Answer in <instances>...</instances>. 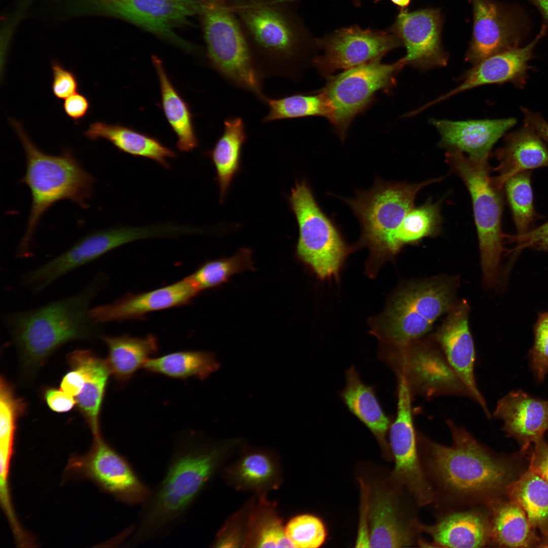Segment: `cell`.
<instances>
[{"mask_svg": "<svg viewBox=\"0 0 548 548\" xmlns=\"http://www.w3.org/2000/svg\"><path fill=\"white\" fill-rule=\"evenodd\" d=\"M379 358L406 383L412 397L472 396L432 336L402 346H381Z\"/></svg>", "mask_w": 548, "mask_h": 548, "instance_id": "obj_11", "label": "cell"}, {"mask_svg": "<svg viewBox=\"0 0 548 548\" xmlns=\"http://www.w3.org/2000/svg\"><path fill=\"white\" fill-rule=\"evenodd\" d=\"M264 104L268 107L267 114L263 118V123L302 118L323 116L329 120L330 110L328 104L320 92L317 93H295L282 97H266Z\"/></svg>", "mask_w": 548, "mask_h": 548, "instance_id": "obj_38", "label": "cell"}, {"mask_svg": "<svg viewBox=\"0 0 548 548\" xmlns=\"http://www.w3.org/2000/svg\"><path fill=\"white\" fill-rule=\"evenodd\" d=\"M534 341L530 352L536 378L542 381L548 372V312L540 313L534 327Z\"/></svg>", "mask_w": 548, "mask_h": 548, "instance_id": "obj_42", "label": "cell"}, {"mask_svg": "<svg viewBox=\"0 0 548 548\" xmlns=\"http://www.w3.org/2000/svg\"><path fill=\"white\" fill-rule=\"evenodd\" d=\"M297 222L296 255L322 279L336 276L350 248L336 224L321 209L305 179L288 198Z\"/></svg>", "mask_w": 548, "mask_h": 548, "instance_id": "obj_10", "label": "cell"}, {"mask_svg": "<svg viewBox=\"0 0 548 548\" xmlns=\"http://www.w3.org/2000/svg\"><path fill=\"white\" fill-rule=\"evenodd\" d=\"M380 60L328 77L325 85L318 91L328 104L329 121L341 140L353 119L370 105L375 93L380 90L389 91L394 87L396 75L405 66L401 58L391 64Z\"/></svg>", "mask_w": 548, "mask_h": 548, "instance_id": "obj_12", "label": "cell"}, {"mask_svg": "<svg viewBox=\"0 0 548 548\" xmlns=\"http://www.w3.org/2000/svg\"><path fill=\"white\" fill-rule=\"evenodd\" d=\"M441 221L439 203L429 200L420 207H413L393 235L395 255L405 245L415 244L425 237L436 235L439 230Z\"/></svg>", "mask_w": 548, "mask_h": 548, "instance_id": "obj_39", "label": "cell"}, {"mask_svg": "<svg viewBox=\"0 0 548 548\" xmlns=\"http://www.w3.org/2000/svg\"><path fill=\"white\" fill-rule=\"evenodd\" d=\"M504 238L513 246L508 251L513 255L526 249L548 252V220L523 233L504 234Z\"/></svg>", "mask_w": 548, "mask_h": 548, "instance_id": "obj_43", "label": "cell"}, {"mask_svg": "<svg viewBox=\"0 0 548 548\" xmlns=\"http://www.w3.org/2000/svg\"><path fill=\"white\" fill-rule=\"evenodd\" d=\"M441 178L418 183L386 182L377 178L371 189L359 190L355 197H339L352 209L361 229L359 244L367 247L372 256L386 258L395 255L394 232L423 188Z\"/></svg>", "mask_w": 548, "mask_h": 548, "instance_id": "obj_9", "label": "cell"}, {"mask_svg": "<svg viewBox=\"0 0 548 548\" xmlns=\"http://www.w3.org/2000/svg\"><path fill=\"white\" fill-rule=\"evenodd\" d=\"M507 494L525 512L532 528L548 538V483L529 467L506 488Z\"/></svg>", "mask_w": 548, "mask_h": 548, "instance_id": "obj_34", "label": "cell"}, {"mask_svg": "<svg viewBox=\"0 0 548 548\" xmlns=\"http://www.w3.org/2000/svg\"><path fill=\"white\" fill-rule=\"evenodd\" d=\"M106 281L105 276L98 273L72 296L4 315L3 324L13 340L25 374H34L64 344L96 335L99 325L92 321L89 312Z\"/></svg>", "mask_w": 548, "mask_h": 548, "instance_id": "obj_1", "label": "cell"}, {"mask_svg": "<svg viewBox=\"0 0 548 548\" xmlns=\"http://www.w3.org/2000/svg\"><path fill=\"white\" fill-rule=\"evenodd\" d=\"M540 12L543 19V25L548 27V0H528Z\"/></svg>", "mask_w": 548, "mask_h": 548, "instance_id": "obj_53", "label": "cell"}, {"mask_svg": "<svg viewBox=\"0 0 548 548\" xmlns=\"http://www.w3.org/2000/svg\"><path fill=\"white\" fill-rule=\"evenodd\" d=\"M457 286L456 280L446 277L408 285L395 295L372 333L386 346H404L425 337L456 303Z\"/></svg>", "mask_w": 548, "mask_h": 548, "instance_id": "obj_6", "label": "cell"}, {"mask_svg": "<svg viewBox=\"0 0 548 548\" xmlns=\"http://www.w3.org/2000/svg\"><path fill=\"white\" fill-rule=\"evenodd\" d=\"M51 90L55 97L59 99H65L78 92L79 82L74 72L65 68L54 59L51 61Z\"/></svg>", "mask_w": 548, "mask_h": 548, "instance_id": "obj_45", "label": "cell"}, {"mask_svg": "<svg viewBox=\"0 0 548 548\" xmlns=\"http://www.w3.org/2000/svg\"><path fill=\"white\" fill-rule=\"evenodd\" d=\"M390 1L393 4H394L395 5H396L398 6H399V7L402 8H405L406 6H407L409 4L411 0H390Z\"/></svg>", "mask_w": 548, "mask_h": 548, "instance_id": "obj_54", "label": "cell"}, {"mask_svg": "<svg viewBox=\"0 0 548 548\" xmlns=\"http://www.w3.org/2000/svg\"><path fill=\"white\" fill-rule=\"evenodd\" d=\"M198 294L186 278L152 291L129 294L109 304L91 307L89 315L97 324L139 319L149 313L188 304Z\"/></svg>", "mask_w": 548, "mask_h": 548, "instance_id": "obj_22", "label": "cell"}, {"mask_svg": "<svg viewBox=\"0 0 548 548\" xmlns=\"http://www.w3.org/2000/svg\"><path fill=\"white\" fill-rule=\"evenodd\" d=\"M412 398L404 381L398 380L397 411L389 428V442L395 459V473L417 504L423 506L434 502L436 495L419 458Z\"/></svg>", "mask_w": 548, "mask_h": 548, "instance_id": "obj_17", "label": "cell"}, {"mask_svg": "<svg viewBox=\"0 0 548 548\" xmlns=\"http://www.w3.org/2000/svg\"><path fill=\"white\" fill-rule=\"evenodd\" d=\"M447 424L452 438L450 446L417 433L425 474L436 487L434 492L439 491L436 495L463 504L488 505L505 487L508 468L463 427L449 419Z\"/></svg>", "mask_w": 548, "mask_h": 548, "instance_id": "obj_2", "label": "cell"}, {"mask_svg": "<svg viewBox=\"0 0 548 548\" xmlns=\"http://www.w3.org/2000/svg\"><path fill=\"white\" fill-rule=\"evenodd\" d=\"M254 269L252 251L244 248L230 257L207 261L185 278L198 294L223 284L236 273Z\"/></svg>", "mask_w": 548, "mask_h": 548, "instance_id": "obj_37", "label": "cell"}, {"mask_svg": "<svg viewBox=\"0 0 548 548\" xmlns=\"http://www.w3.org/2000/svg\"><path fill=\"white\" fill-rule=\"evenodd\" d=\"M223 132L213 148L207 152L216 171L215 181L219 189L220 202H223L235 176L241 168L243 147L247 139L244 119L238 116L224 121Z\"/></svg>", "mask_w": 548, "mask_h": 548, "instance_id": "obj_30", "label": "cell"}, {"mask_svg": "<svg viewBox=\"0 0 548 548\" xmlns=\"http://www.w3.org/2000/svg\"><path fill=\"white\" fill-rule=\"evenodd\" d=\"M84 383V378L81 372L78 370L71 368L62 378L60 383V389L75 397L81 392Z\"/></svg>", "mask_w": 548, "mask_h": 548, "instance_id": "obj_51", "label": "cell"}, {"mask_svg": "<svg viewBox=\"0 0 548 548\" xmlns=\"http://www.w3.org/2000/svg\"><path fill=\"white\" fill-rule=\"evenodd\" d=\"M442 22L438 9L400 10L390 30L406 48L401 58L404 65L424 72L447 65L448 56L441 43Z\"/></svg>", "mask_w": 548, "mask_h": 548, "instance_id": "obj_19", "label": "cell"}, {"mask_svg": "<svg viewBox=\"0 0 548 548\" xmlns=\"http://www.w3.org/2000/svg\"><path fill=\"white\" fill-rule=\"evenodd\" d=\"M535 444L530 468L532 469L548 483V442L542 438Z\"/></svg>", "mask_w": 548, "mask_h": 548, "instance_id": "obj_49", "label": "cell"}, {"mask_svg": "<svg viewBox=\"0 0 548 548\" xmlns=\"http://www.w3.org/2000/svg\"><path fill=\"white\" fill-rule=\"evenodd\" d=\"M98 337L108 348L106 360L111 374L121 384L128 382L158 350L157 338L153 334L143 338L127 335Z\"/></svg>", "mask_w": 548, "mask_h": 548, "instance_id": "obj_32", "label": "cell"}, {"mask_svg": "<svg viewBox=\"0 0 548 548\" xmlns=\"http://www.w3.org/2000/svg\"><path fill=\"white\" fill-rule=\"evenodd\" d=\"M369 547H401L415 543L419 524H405L390 495L376 492L369 509Z\"/></svg>", "mask_w": 548, "mask_h": 548, "instance_id": "obj_29", "label": "cell"}, {"mask_svg": "<svg viewBox=\"0 0 548 548\" xmlns=\"http://www.w3.org/2000/svg\"><path fill=\"white\" fill-rule=\"evenodd\" d=\"M547 29L542 25L539 33L526 46L494 55L473 65L463 75L458 86L424 105L423 108L426 109L457 94L487 84L510 82L523 88L528 78V62L534 57V48Z\"/></svg>", "mask_w": 548, "mask_h": 548, "instance_id": "obj_21", "label": "cell"}, {"mask_svg": "<svg viewBox=\"0 0 548 548\" xmlns=\"http://www.w3.org/2000/svg\"><path fill=\"white\" fill-rule=\"evenodd\" d=\"M493 416L502 421L509 435L525 446L536 443L548 430V400L512 391L497 402Z\"/></svg>", "mask_w": 548, "mask_h": 548, "instance_id": "obj_24", "label": "cell"}, {"mask_svg": "<svg viewBox=\"0 0 548 548\" xmlns=\"http://www.w3.org/2000/svg\"><path fill=\"white\" fill-rule=\"evenodd\" d=\"M152 62L159 80L162 108L177 136V147L182 152L191 151L199 142L190 107L173 85L162 61L154 57Z\"/></svg>", "mask_w": 548, "mask_h": 548, "instance_id": "obj_33", "label": "cell"}, {"mask_svg": "<svg viewBox=\"0 0 548 548\" xmlns=\"http://www.w3.org/2000/svg\"><path fill=\"white\" fill-rule=\"evenodd\" d=\"M215 353L201 351H183L150 358L143 368L148 373L171 378H195L203 380L219 369Z\"/></svg>", "mask_w": 548, "mask_h": 548, "instance_id": "obj_35", "label": "cell"}, {"mask_svg": "<svg viewBox=\"0 0 548 548\" xmlns=\"http://www.w3.org/2000/svg\"><path fill=\"white\" fill-rule=\"evenodd\" d=\"M494 155L499 165L495 169L498 175L493 178L502 188L507 180L518 173L548 167L547 147L537 133L525 124L506 135L504 145Z\"/></svg>", "mask_w": 548, "mask_h": 548, "instance_id": "obj_27", "label": "cell"}, {"mask_svg": "<svg viewBox=\"0 0 548 548\" xmlns=\"http://www.w3.org/2000/svg\"><path fill=\"white\" fill-rule=\"evenodd\" d=\"M194 438L186 437L176 446L162 480L142 504L127 546H138L170 531L187 515L211 477L216 452L200 448Z\"/></svg>", "mask_w": 548, "mask_h": 548, "instance_id": "obj_4", "label": "cell"}, {"mask_svg": "<svg viewBox=\"0 0 548 548\" xmlns=\"http://www.w3.org/2000/svg\"><path fill=\"white\" fill-rule=\"evenodd\" d=\"M446 162L470 192L477 230L483 281L490 287L497 283L504 251L501 231L502 191L489 174L488 161L474 160L458 150H448Z\"/></svg>", "mask_w": 548, "mask_h": 548, "instance_id": "obj_8", "label": "cell"}, {"mask_svg": "<svg viewBox=\"0 0 548 548\" xmlns=\"http://www.w3.org/2000/svg\"><path fill=\"white\" fill-rule=\"evenodd\" d=\"M256 544L259 547H294L280 520L273 516L266 518L262 522Z\"/></svg>", "mask_w": 548, "mask_h": 548, "instance_id": "obj_44", "label": "cell"}, {"mask_svg": "<svg viewBox=\"0 0 548 548\" xmlns=\"http://www.w3.org/2000/svg\"><path fill=\"white\" fill-rule=\"evenodd\" d=\"M472 38L465 60L473 65L506 50L519 47L525 24L515 9L494 0H472Z\"/></svg>", "mask_w": 548, "mask_h": 548, "instance_id": "obj_18", "label": "cell"}, {"mask_svg": "<svg viewBox=\"0 0 548 548\" xmlns=\"http://www.w3.org/2000/svg\"><path fill=\"white\" fill-rule=\"evenodd\" d=\"M489 516L483 509L474 508L449 513L430 526L420 523L419 527L437 546L484 547L491 541Z\"/></svg>", "mask_w": 548, "mask_h": 548, "instance_id": "obj_25", "label": "cell"}, {"mask_svg": "<svg viewBox=\"0 0 548 548\" xmlns=\"http://www.w3.org/2000/svg\"><path fill=\"white\" fill-rule=\"evenodd\" d=\"M67 360L71 368L79 371L84 378L76 405L93 436L100 434L99 415L111 370L106 360L88 350H76Z\"/></svg>", "mask_w": 548, "mask_h": 548, "instance_id": "obj_26", "label": "cell"}, {"mask_svg": "<svg viewBox=\"0 0 548 548\" xmlns=\"http://www.w3.org/2000/svg\"><path fill=\"white\" fill-rule=\"evenodd\" d=\"M524 116V124L533 129L545 142L548 143V122L538 113L527 109H521Z\"/></svg>", "mask_w": 548, "mask_h": 548, "instance_id": "obj_52", "label": "cell"}, {"mask_svg": "<svg viewBox=\"0 0 548 548\" xmlns=\"http://www.w3.org/2000/svg\"><path fill=\"white\" fill-rule=\"evenodd\" d=\"M349 410L382 443L392 423L373 386L364 384L354 366L346 371V384L340 393Z\"/></svg>", "mask_w": 548, "mask_h": 548, "instance_id": "obj_31", "label": "cell"}, {"mask_svg": "<svg viewBox=\"0 0 548 548\" xmlns=\"http://www.w3.org/2000/svg\"><path fill=\"white\" fill-rule=\"evenodd\" d=\"M65 472L70 476L91 481L117 501L129 505L144 503L152 491L127 459L100 434L94 436L87 453L70 457Z\"/></svg>", "mask_w": 548, "mask_h": 548, "instance_id": "obj_14", "label": "cell"}, {"mask_svg": "<svg viewBox=\"0 0 548 548\" xmlns=\"http://www.w3.org/2000/svg\"><path fill=\"white\" fill-rule=\"evenodd\" d=\"M354 2H355L356 3V4H360V1H361V0H354ZM372 1H373V2H374V3H377V2H379V1H381V0H372Z\"/></svg>", "mask_w": 548, "mask_h": 548, "instance_id": "obj_55", "label": "cell"}, {"mask_svg": "<svg viewBox=\"0 0 548 548\" xmlns=\"http://www.w3.org/2000/svg\"><path fill=\"white\" fill-rule=\"evenodd\" d=\"M517 122L515 118L452 121L432 119L440 135L439 144L448 150L465 152L478 161H488L494 145Z\"/></svg>", "mask_w": 548, "mask_h": 548, "instance_id": "obj_23", "label": "cell"}, {"mask_svg": "<svg viewBox=\"0 0 548 548\" xmlns=\"http://www.w3.org/2000/svg\"><path fill=\"white\" fill-rule=\"evenodd\" d=\"M43 394L48 407L56 413L69 412L76 404L75 398L61 389L47 388L44 390Z\"/></svg>", "mask_w": 548, "mask_h": 548, "instance_id": "obj_48", "label": "cell"}, {"mask_svg": "<svg viewBox=\"0 0 548 548\" xmlns=\"http://www.w3.org/2000/svg\"><path fill=\"white\" fill-rule=\"evenodd\" d=\"M469 313L466 300L456 303L432 337L453 370L471 393L473 401L479 405L488 418H491L486 401L475 379V350L469 327Z\"/></svg>", "mask_w": 548, "mask_h": 548, "instance_id": "obj_20", "label": "cell"}, {"mask_svg": "<svg viewBox=\"0 0 548 548\" xmlns=\"http://www.w3.org/2000/svg\"><path fill=\"white\" fill-rule=\"evenodd\" d=\"M263 79L298 75L310 43L297 12L300 0H228Z\"/></svg>", "mask_w": 548, "mask_h": 548, "instance_id": "obj_3", "label": "cell"}, {"mask_svg": "<svg viewBox=\"0 0 548 548\" xmlns=\"http://www.w3.org/2000/svg\"><path fill=\"white\" fill-rule=\"evenodd\" d=\"M62 107L66 115L78 124L88 114L91 104L85 95L77 92L64 99Z\"/></svg>", "mask_w": 548, "mask_h": 548, "instance_id": "obj_47", "label": "cell"}, {"mask_svg": "<svg viewBox=\"0 0 548 548\" xmlns=\"http://www.w3.org/2000/svg\"><path fill=\"white\" fill-rule=\"evenodd\" d=\"M272 472L269 460L260 454H251L246 457L241 464L239 474L245 481L259 483L267 480Z\"/></svg>", "mask_w": 548, "mask_h": 548, "instance_id": "obj_46", "label": "cell"}, {"mask_svg": "<svg viewBox=\"0 0 548 548\" xmlns=\"http://www.w3.org/2000/svg\"><path fill=\"white\" fill-rule=\"evenodd\" d=\"M10 123L20 140L26 156L25 174L20 182L29 188L31 206L24 234L16 250V258L31 256L34 233L43 215L56 202L67 199L82 208L89 207L94 179L69 149L59 155L46 154L33 144L21 123Z\"/></svg>", "mask_w": 548, "mask_h": 548, "instance_id": "obj_5", "label": "cell"}, {"mask_svg": "<svg viewBox=\"0 0 548 548\" xmlns=\"http://www.w3.org/2000/svg\"><path fill=\"white\" fill-rule=\"evenodd\" d=\"M163 224L118 227L90 233L51 260L25 272L20 284L37 294L71 271L130 242L165 235Z\"/></svg>", "mask_w": 548, "mask_h": 548, "instance_id": "obj_13", "label": "cell"}, {"mask_svg": "<svg viewBox=\"0 0 548 548\" xmlns=\"http://www.w3.org/2000/svg\"><path fill=\"white\" fill-rule=\"evenodd\" d=\"M316 42L323 52L313 59V63L320 73L327 76L339 70L381 60L402 45L391 30L364 29L357 25L338 29Z\"/></svg>", "mask_w": 548, "mask_h": 548, "instance_id": "obj_16", "label": "cell"}, {"mask_svg": "<svg viewBox=\"0 0 548 548\" xmlns=\"http://www.w3.org/2000/svg\"><path fill=\"white\" fill-rule=\"evenodd\" d=\"M285 530L294 547H319L324 543L326 536V529L322 521L309 514L293 518Z\"/></svg>", "mask_w": 548, "mask_h": 548, "instance_id": "obj_41", "label": "cell"}, {"mask_svg": "<svg viewBox=\"0 0 548 548\" xmlns=\"http://www.w3.org/2000/svg\"><path fill=\"white\" fill-rule=\"evenodd\" d=\"M201 1L198 16L210 66L228 83L264 102L263 79L228 1Z\"/></svg>", "mask_w": 548, "mask_h": 548, "instance_id": "obj_7", "label": "cell"}, {"mask_svg": "<svg viewBox=\"0 0 548 548\" xmlns=\"http://www.w3.org/2000/svg\"><path fill=\"white\" fill-rule=\"evenodd\" d=\"M84 134L91 141L105 139L122 152L151 159L167 169L170 166L168 159L177 154L156 138L120 124L95 121Z\"/></svg>", "mask_w": 548, "mask_h": 548, "instance_id": "obj_28", "label": "cell"}, {"mask_svg": "<svg viewBox=\"0 0 548 548\" xmlns=\"http://www.w3.org/2000/svg\"><path fill=\"white\" fill-rule=\"evenodd\" d=\"M488 505L490 514L491 540L499 545L527 547L534 541V535L526 513L512 501Z\"/></svg>", "mask_w": 548, "mask_h": 548, "instance_id": "obj_36", "label": "cell"}, {"mask_svg": "<svg viewBox=\"0 0 548 548\" xmlns=\"http://www.w3.org/2000/svg\"><path fill=\"white\" fill-rule=\"evenodd\" d=\"M362 487L364 490H362V511L355 547H369V528L367 523V516L369 515V505H368V503L367 488Z\"/></svg>", "mask_w": 548, "mask_h": 548, "instance_id": "obj_50", "label": "cell"}, {"mask_svg": "<svg viewBox=\"0 0 548 548\" xmlns=\"http://www.w3.org/2000/svg\"><path fill=\"white\" fill-rule=\"evenodd\" d=\"M531 176V170L522 172L510 178L504 185L517 233L533 228L540 218L534 207Z\"/></svg>", "mask_w": 548, "mask_h": 548, "instance_id": "obj_40", "label": "cell"}, {"mask_svg": "<svg viewBox=\"0 0 548 548\" xmlns=\"http://www.w3.org/2000/svg\"><path fill=\"white\" fill-rule=\"evenodd\" d=\"M201 0H104L99 9L106 14L131 23L187 51L195 47L182 39L177 29L198 15Z\"/></svg>", "mask_w": 548, "mask_h": 548, "instance_id": "obj_15", "label": "cell"}]
</instances>
